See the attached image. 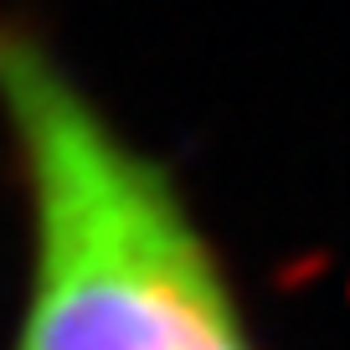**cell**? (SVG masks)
<instances>
[{"instance_id":"cell-1","label":"cell","mask_w":350,"mask_h":350,"mask_svg":"<svg viewBox=\"0 0 350 350\" xmlns=\"http://www.w3.org/2000/svg\"><path fill=\"white\" fill-rule=\"evenodd\" d=\"M0 139L26 217L5 350H262L180 175L11 11H0Z\"/></svg>"}]
</instances>
